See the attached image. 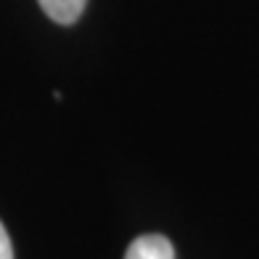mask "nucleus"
Returning a JSON list of instances; mask_svg holds the SVG:
<instances>
[{
  "label": "nucleus",
  "mask_w": 259,
  "mask_h": 259,
  "mask_svg": "<svg viewBox=\"0 0 259 259\" xmlns=\"http://www.w3.org/2000/svg\"><path fill=\"white\" fill-rule=\"evenodd\" d=\"M124 259H175V246L164 235H140L130 243Z\"/></svg>",
  "instance_id": "obj_1"
},
{
  "label": "nucleus",
  "mask_w": 259,
  "mask_h": 259,
  "mask_svg": "<svg viewBox=\"0 0 259 259\" xmlns=\"http://www.w3.org/2000/svg\"><path fill=\"white\" fill-rule=\"evenodd\" d=\"M37 3L56 24H74L85 11L88 0H37Z\"/></svg>",
  "instance_id": "obj_2"
},
{
  "label": "nucleus",
  "mask_w": 259,
  "mask_h": 259,
  "mask_svg": "<svg viewBox=\"0 0 259 259\" xmlns=\"http://www.w3.org/2000/svg\"><path fill=\"white\" fill-rule=\"evenodd\" d=\"M0 259H14V246H11L8 230L3 228V222H0Z\"/></svg>",
  "instance_id": "obj_3"
}]
</instances>
